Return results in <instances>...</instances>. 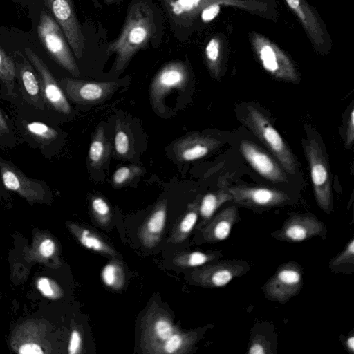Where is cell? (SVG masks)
<instances>
[{"mask_svg":"<svg viewBox=\"0 0 354 354\" xmlns=\"http://www.w3.org/2000/svg\"><path fill=\"white\" fill-rule=\"evenodd\" d=\"M162 30V12L152 0H131L121 31L106 48L115 55L113 71L122 72L138 51L158 46Z\"/></svg>","mask_w":354,"mask_h":354,"instance_id":"obj_1","label":"cell"},{"mask_svg":"<svg viewBox=\"0 0 354 354\" xmlns=\"http://www.w3.org/2000/svg\"><path fill=\"white\" fill-rule=\"evenodd\" d=\"M165 219V205L161 203L149 218L146 226L147 231L153 236L160 234L164 228Z\"/></svg>","mask_w":354,"mask_h":354,"instance_id":"obj_25","label":"cell"},{"mask_svg":"<svg viewBox=\"0 0 354 354\" xmlns=\"http://www.w3.org/2000/svg\"><path fill=\"white\" fill-rule=\"evenodd\" d=\"M27 59L35 69L45 103V114L57 122L70 116L73 109L62 88L44 62L30 48H25Z\"/></svg>","mask_w":354,"mask_h":354,"instance_id":"obj_3","label":"cell"},{"mask_svg":"<svg viewBox=\"0 0 354 354\" xmlns=\"http://www.w3.org/2000/svg\"><path fill=\"white\" fill-rule=\"evenodd\" d=\"M54 250V243L50 239L44 241L39 247L40 252L44 257H50L53 253Z\"/></svg>","mask_w":354,"mask_h":354,"instance_id":"obj_41","label":"cell"},{"mask_svg":"<svg viewBox=\"0 0 354 354\" xmlns=\"http://www.w3.org/2000/svg\"><path fill=\"white\" fill-rule=\"evenodd\" d=\"M156 336L162 341H165L174 333L171 324L165 319L157 320L153 326Z\"/></svg>","mask_w":354,"mask_h":354,"instance_id":"obj_30","label":"cell"},{"mask_svg":"<svg viewBox=\"0 0 354 354\" xmlns=\"http://www.w3.org/2000/svg\"><path fill=\"white\" fill-rule=\"evenodd\" d=\"M46 2L75 56L80 59L85 48V39L72 0H46Z\"/></svg>","mask_w":354,"mask_h":354,"instance_id":"obj_9","label":"cell"},{"mask_svg":"<svg viewBox=\"0 0 354 354\" xmlns=\"http://www.w3.org/2000/svg\"><path fill=\"white\" fill-rule=\"evenodd\" d=\"M107 5H118L122 2V0H103Z\"/></svg>","mask_w":354,"mask_h":354,"instance_id":"obj_45","label":"cell"},{"mask_svg":"<svg viewBox=\"0 0 354 354\" xmlns=\"http://www.w3.org/2000/svg\"><path fill=\"white\" fill-rule=\"evenodd\" d=\"M303 284L302 270L295 262L282 264L264 286L266 296L281 304L297 295Z\"/></svg>","mask_w":354,"mask_h":354,"instance_id":"obj_11","label":"cell"},{"mask_svg":"<svg viewBox=\"0 0 354 354\" xmlns=\"http://www.w3.org/2000/svg\"><path fill=\"white\" fill-rule=\"evenodd\" d=\"M346 345L348 351H350L351 353H353L354 351V336L353 335H351L349 336L346 341Z\"/></svg>","mask_w":354,"mask_h":354,"instance_id":"obj_43","label":"cell"},{"mask_svg":"<svg viewBox=\"0 0 354 354\" xmlns=\"http://www.w3.org/2000/svg\"><path fill=\"white\" fill-rule=\"evenodd\" d=\"M239 149L247 162L263 178L274 183L286 181L283 169L257 145L250 141L242 140Z\"/></svg>","mask_w":354,"mask_h":354,"instance_id":"obj_15","label":"cell"},{"mask_svg":"<svg viewBox=\"0 0 354 354\" xmlns=\"http://www.w3.org/2000/svg\"><path fill=\"white\" fill-rule=\"evenodd\" d=\"M325 229L324 223L314 216L297 214L290 216L273 236L284 241L299 242L321 235Z\"/></svg>","mask_w":354,"mask_h":354,"instance_id":"obj_16","label":"cell"},{"mask_svg":"<svg viewBox=\"0 0 354 354\" xmlns=\"http://www.w3.org/2000/svg\"><path fill=\"white\" fill-rule=\"evenodd\" d=\"M0 97L18 108L21 104L17 62L0 48Z\"/></svg>","mask_w":354,"mask_h":354,"instance_id":"obj_19","label":"cell"},{"mask_svg":"<svg viewBox=\"0 0 354 354\" xmlns=\"http://www.w3.org/2000/svg\"><path fill=\"white\" fill-rule=\"evenodd\" d=\"M111 146L105 136L104 127L100 126L92 139L88 149V160L93 168L100 167L109 158Z\"/></svg>","mask_w":354,"mask_h":354,"instance_id":"obj_21","label":"cell"},{"mask_svg":"<svg viewBox=\"0 0 354 354\" xmlns=\"http://www.w3.org/2000/svg\"><path fill=\"white\" fill-rule=\"evenodd\" d=\"M37 32L51 58L71 75L78 77V66L61 28L56 21L44 12L41 13Z\"/></svg>","mask_w":354,"mask_h":354,"instance_id":"obj_5","label":"cell"},{"mask_svg":"<svg viewBox=\"0 0 354 354\" xmlns=\"http://www.w3.org/2000/svg\"><path fill=\"white\" fill-rule=\"evenodd\" d=\"M0 175L7 190L23 196L40 198L49 193L46 181L28 176L16 164L2 157H0Z\"/></svg>","mask_w":354,"mask_h":354,"instance_id":"obj_10","label":"cell"},{"mask_svg":"<svg viewBox=\"0 0 354 354\" xmlns=\"http://www.w3.org/2000/svg\"><path fill=\"white\" fill-rule=\"evenodd\" d=\"M248 266L245 262L237 260L219 262L200 271L199 281L209 287H223L234 278L243 274Z\"/></svg>","mask_w":354,"mask_h":354,"instance_id":"obj_18","label":"cell"},{"mask_svg":"<svg viewBox=\"0 0 354 354\" xmlns=\"http://www.w3.org/2000/svg\"><path fill=\"white\" fill-rule=\"evenodd\" d=\"M101 277L104 283L111 288L119 286L122 280L120 270L113 263L107 264L103 268Z\"/></svg>","mask_w":354,"mask_h":354,"instance_id":"obj_28","label":"cell"},{"mask_svg":"<svg viewBox=\"0 0 354 354\" xmlns=\"http://www.w3.org/2000/svg\"><path fill=\"white\" fill-rule=\"evenodd\" d=\"M169 22L174 35L180 41L206 0H158Z\"/></svg>","mask_w":354,"mask_h":354,"instance_id":"obj_12","label":"cell"},{"mask_svg":"<svg viewBox=\"0 0 354 354\" xmlns=\"http://www.w3.org/2000/svg\"><path fill=\"white\" fill-rule=\"evenodd\" d=\"M21 354H42L41 348L35 344H26L22 345L19 351Z\"/></svg>","mask_w":354,"mask_h":354,"instance_id":"obj_40","label":"cell"},{"mask_svg":"<svg viewBox=\"0 0 354 354\" xmlns=\"http://www.w3.org/2000/svg\"><path fill=\"white\" fill-rule=\"evenodd\" d=\"M129 135L125 125L120 120H116L114 138V147L118 157L130 156L131 145Z\"/></svg>","mask_w":354,"mask_h":354,"instance_id":"obj_24","label":"cell"},{"mask_svg":"<svg viewBox=\"0 0 354 354\" xmlns=\"http://www.w3.org/2000/svg\"><path fill=\"white\" fill-rule=\"evenodd\" d=\"M16 109L12 120L17 134L30 147L39 151L44 158L50 159L64 136L56 122L25 106Z\"/></svg>","mask_w":354,"mask_h":354,"instance_id":"obj_2","label":"cell"},{"mask_svg":"<svg viewBox=\"0 0 354 354\" xmlns=\"http://www.w3.org/2000/svg\"><path fill=\"white\" fill-rule=\"evenodd\" d=\"M18 140L12 119L0 106V149H13Z\"/></svg>","mask_w":354,"mask_h":354,"instance_id":"obj_23","label":"cell"},{"mask_svg":"<svg viewBox=\"0 0 354 354\" xmlns=\"http://www.w3.org/2000/svg\"><path fill=\"white\" fill-rule=\"evenodd\" d=\"M164 342V351L167 353H174L180 348L183 340L179 334L173 333Z\"/></svg>","mask_w":354,"mask_h":354,"instance_id":"obj_36","label":"cell"},{"mask_svg":"<svg viewBox=\"0 0 354 354\" xmlns=\"http://www.w3.org/2000/svg\"><path fill=\"white\" fill-rule=\"evenodd\" d=\"M189 77L188 67L183 61H172L163 66L151 84L150 97L153 108L158 112H162L165 97L172 91L184 89Z\"/></svg>","mask_w":354,"mask_h":354,"instance_id":"obj_7","label":"cell"},{"mask_svg":"<svg viewBox=\"0 0 354 354\" xmlns=\"http://www.w3.org/2000/svg\"><path fill=\"white\" fill-rule=\"evenodd\" d=\"M232 201L251 208H269L286 203L290 198L279 190L267 187H232L227 189Z\"/></svg>","mask_w":354,"mask_h":354,"instance_id":"obj_13","label":"cell"},{"mask_svg":"<svg viewBox=\"0 0 354 354\" xmlns=\"http://www.w3.org/2000/svg\"><path fill=\"white\" fill-rule=\"evenodd\" d=\"M220 7L218 4H212L207 6L202 12V18L205 21L214 19L218 13Z\"/></svg>","mask_w":354,"mask_h":354,"instance_id":"obj_39","label":"cell"},{"mask_svg":"<svg viewBox=\"0 0 354 354\" xmlns=\"http://www.w3.org/2000/svg\"><path fill=\"white\" fill-rule=\"evenodd\" d=\"M69 101L77 105L102 102L111 95L119 84L117 82H90L71 77L58 80Z\"/></svg>","mask_w":354,"mask_h":354,"instance_id":"obj_8","label":"cell"},{"mask_svg":"<svg viewBox=\"0 0 354 354\" xmlns=\"http://www.w3.org/2000/svg\"><path fill=\"white\" fill-rule=\"evenodd\" d=\"M354 140V109L352 108L347 122L346 146L349 148Z\"/></svg>","mask_w":354,"mask_h":354,"instance_id":"obj_37","label":"cell"},{"mask_svg":"<svg viewBox=\"0 0 354 354\" xmlns=\"http://www.w3.org/2000/svg\"><path fill=\"white\" fill-rule=\"evenodd\" d=\"M38 288L46 296H52L53 292L47 278H41L38 281Z\"/></svg>","mask_w":354,"mask_h":354,"instance_id":"obj_42","label":"cell"},{"mask_svg":"<svg viewBox=\"0 0 354 354\" xmlns=\"http://www.w3.org/2000/svg\"><path fill=\"white\" fill-rule=\"evenodd\" d=\"M92 209L99 217H107L110 214V207L108 203L101 197H95L91 202Z\"/></svg>","mask_w":354,"mask_h":354,"instance_id":"obj_35","label":"cell"},{"mask_svg":"<svg viewBox=\"0 0 354 354\" xmlns=\"http://www.w3.org/2000/svg\"><path fill=\"white\" fill-rule=\"evenodd\" d=\"M212 254H207L201 252H193L187 256V263L189 266L196 267L202 266L214 259Z\"/></svg>","mask_w":354,"mask_h":354,"instance_id":"obj_34","label":"cell"},{"mask_svg":"<svg viewBox=\"0 0 354 354\" xmlns=\"http://www.w3.org/2000/svg\"><path fill=\"white\" fill-rule=\"evenodd\" d=\"M142 169L138 166L129 165L120 167L113 173L112 183L115 186L123 185L130 182L136 176L140 175Z\"/></svg>","mask_w":354,"mask_h":354,"instance_id":"obj_26","label":"cell"},{"mask_svg":"<svg viewBox=\"0 0 354 354\" xmlns=\"http://www.w3.org/2000/svg\"><path fill=\"white\" fill-rule=\"evenodd\" d=\"M304 149L308 161L315 200L326 213L333 210V193L330 172L328 162L315 139L306 140Z\"/></svg>","mask_w":354,"mask_h":354,"instance_id":"obj_6","label":"cell"},{"mask_svg":"<svg viewBox=\"0 0 354 354\" xmlns=\"http://www.w3.org/2000/svg\"><path fill=\"white\" fill-rule=\"evenodd\" d=\"M80 241L86 248L96 252H108L109 248L95 235L87 230L82 231Z\"/></svg>","mask_w":354,"mask_h":354,"instance_id":"obj_27","label":"cell"},{"mask_svg":"<svg viewBox=\"0 0 354 354\" xmlns=\"http://www.w3.org/2000/svg\"><path fill=\"white\" fill-rule=\"evenodd\" d=\"M6 190L7 189L4 187V186L2 183V180H1V175H0V195L6 194Z\"/></svg>","mask_w":354,"mask_h":354,"instance_id":"obj_46","label":"cell"},{"mask_svg":"<svg viewBox=\"0 0 354 354\" xmlns=\"http://www.w3.org/2000/svg\"><path fill=\"white\" fill-rule=\"evenodd\" d=\"M81 344V336L77 330H73L71 335L68 351L71 354L77 353Z\"/></svg>","mask_w":354,"mask_h":354,"instance_id":"obj_38","label":"cell"},{"mask_svg":"<svg viewBox=\"0 0 354 354\" xmlns=\"http://www.w3.org/2000/svg\"><path fill=\"white\" fill-rule=\"evenodd\" d=\"M248 353L250 354L270 353V344L263 337L257 335L251 342Z\"/></svg>","mask_w":354,"mask_h":354,"instance_id":"obj_32","label":"cell"},{"mask_svg":"<svg viewBox=\"0 0 354 354\" xmlns=\"http://www.w3.org/2000/svg\"><path fill=\"white\" fill-rule=\"evenodd\" d=\"M17 76L21 106H25L46 115L39 80L35 69L28 59H23L17 63Z\"/></svg>","mask_w":354,"mask_h":354,"instance_id":"obj_14","label":"cell"},{"mask_svg":"<svg viewBox=\"0 0 354 354\" xmlns=\"http://www.w3.org/2000/svg\"><path fill=\"white\" fill-rule=\"evenodd\" d=\"M286 1L292 9L297 10L299 6V0H286Z\"/></svg>","mask_w":354,"mask_h":354,"instance_id":"obj_44","label":"cell"},{"mask_svg":"<svg viewBox=\"0 0 354 354\" xmlns=\"http://www.w3.org/2000/svg\"><path fill=\"white\" fill-rule=\"evenodd\" d=\"M205 55L209 68L214 75L218 74L217 62L219 56V44L216 39H211L205 48Z\"/></svg>","mask_w":354,"mask_h":354,"instance_id":"obj_29","label":"cell"},{"mask_svg":"<svg viewBox=\"0 0 354 354\" xmlns=\"http://www.w3.org/2000/svg\"><path fill=\"white\" fill-rule=\"evenodd\" d=\"M232 201V197L227 189H221L205 194L201 202L199 212L205 221L209 220L214 212L223 203Z\"/></svg>","mask_w":354,"mask_h":354,"instance_id":"obj_22","label":"cell"},{"mask_svg":"<svg viewBox=\"0 0 354 354\" xmlns=\"http://www.w3.org/2000/svg\"><path fill=\"white\" fill-rule=\"evenodd\" d=\"M239 214L234 206L225 208L216 214L204 230L205 237L212 241L227 239L234 225L237 222Z\"/></svg>","mask_w":354,"mask_h":354,"instance_id":"obj_20","label":"cell"},{"mask_svg":"<svg viewBox=\"0 0 354 354\" xmlns=\"http://www.w3.org/2000/svg\"><path fill=\"white\" fill-rule=\"evenodd\" d=\"M354 259V239H352L345 249L333 261V266H337L341 264L353 263Z\"/></svg>","mask_w":354,"mask_h":354,"instance_id":"obj_33","label":"cell"},{"mask_svg":"<svg viewBox=\"0 0 354 354\" xmlns=\"http://www.w3.org/2000/svg\"><path fill=\"white\" fill-rule=\"evenodd\" d=\"M197 205L194 204L190 210L185 214L180 224V230L183 234H187L194 227L197 219Z\"/></svg>","mask_w":354,"mask_h":354,"instance_id":"obj_31","label":"cell"},{"mask_svg":"<svg viewBox=\"0 0 354 354\" xmlns=\"http://www.w3.org/2000/svg\"><path fill=\"white\" fill-rule=\"evenodd\" d=\"M220 145V140L213 137L193 133L177 140L174 152L179 161L190 162L207 156Z\"/></svg>","mask_w":354,"mask_h":354,"instance_id":"obj_17","label":"cell"},{"mask_svg":"<svg viewBox=\"0 0 354 354\" xmlns=\"http://www.w3.org/2000/svg\"><path fill=\"white\" fill-rule=\"evenodd\" d=\"M243 120L258 139L276 157L283 170L291 175L295 174L297 165L294 156L267 117L257 108L249 105Z\"/></svg>","mask_w":354,"mask_h":354,"instance_id":"obj_4","label":"cell"}]
</instances>
